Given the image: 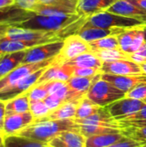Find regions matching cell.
I'll return each instance as SVG.
<instances>
[{
  "instance_id": "6da1fadb",
  "label": "cell",
  "mask_w": 146,
  "mask_h": 147,
  "mask_svg": "<svg viewBox=\"0 0 146 147\" xmlns=\"http://www.w3.org/2000/svg\"><path fill=\"white\" fill-rule=\"evenodd\" d=\"M65 131L79 132V125L74 121V119L62 121L34 120L32 124L17 134L46 145L50 140Z\"/></svg>"
},
{
  "instance_id": "7a4b0ae2",
  "label": "cell",
  "mask_w": 146,
  "mask_h": 147,
  "mask_svg": "<svg viewBox=\"0 0 146 147\" xmlns=\"http://www.w3.org/2000/svg\"><path fill=\"white\" fill-rule=\"evenodd\" d=\"M80 17L78 14L67 16H42L35 14L28 21L16 24L15 27L31 30L61 31Z\"/></svg>"
},
{
  "instance_id": "3957f363",
  "label": "cell",
  "mask_w": 146,
  "mask_h": 147,
  "mask_svg": "<svg viewBox=\"0 0 146 147\" xmlns=\"http://www.w3.org/2000/svg\"><path fill=\"white\" fill-rule=\"evenodd\" d=\"M84 24L105 28H119L126 29L146 25V23L138 19L114 14L108 11L99 12L88 17Z\"/></svg>"
},
{
  "instance_id": "277c9868",
  "label": "cell",
  "mask_w": 146,
  "mask_h": 147,
  "mask_svg": "<svg viewBox=\"0 0 146 147\" xmlns=\"http://www.w3.org/2000/svg\"><path fill=\"white\" fill-rule=\"evenodd\" d=\"M86 96L100 107H107L126 97V93L101 78L90 87Z\"/></svg>"
},
{
  "instance_id": "5b68a950",
  "label": "cell",
  "mask_w": 146,
  "mask_h": 147,
  "mask_svg": "<svg viewBox=\"0 0 146 147\" xmlns=\"http://www.w3.org/2000/svg\"><path fill=\"white\" fill-rule=\"evenodd\" d=\"M55 58L38 62V63H23L11 71L9 73L0 78V92L15 85L19 81L23 79L24 78L28 77V75L46 67L51 65Z\"/></svg>"
},
{
  "instance_id": "8992f818",
  "label": "cell",
  "mask_w": 146,
  "mask_h": 147,
  "mask_svg": "<svg viewBox=\"0 0 146 147\" xmlns=\"http://www.w3.org/2000/svg\"><path fill=\"white\" fill-rule=\"evenodd\" d=\"M63 30V29H62ZM61 31H40L25 29L15 26H11L7 30L4 39L9 40H46V41H57L64 40Z\"/></svg>"
},
{
  "instance_id": "52a82bcc",
  "label": "cell",
  "mask_w": 146,
  "mask_h": 147,
  "mask_svg": "<svg viewBox=\"0 0 146 147\" xmlns=\"http://www.w3.org/2000/svg\"><path fill=\"white\" fill-rule=\"evenodd\" d=\"M87 52H91L89 43L78 34H71L64 40V46L53 63L62 65Z\"/></svg>"
},
{
  "instance_id": "ba28073f",
  "label": "cell",
  "mask_w": 146,
  "mask_h": 147,
  "mask_svg": "<svg viewBox=\"0 0 146 147\" xmlns=\"http://www.w3.org/2000/svg\"><path fill=\"white\" fill-rule=\"evenodd\" d=\"M64 40L44 43L27 50L23 63H38L55 58L61 51Z\"/></svg>"
},
{
  "instance_id": "9c48e42d",
  "label": "cell",
  "mask_w": 146,
  "mask_h": 147,
  "mask_svg": "<svg viewBox=\"0 0 146 147\" xmlns=\"http://www.w3.org/2000/svg\"><path fill=\"white\" fill-rule=\"evenodd\" d=\"M145 105V102L144 101L124 97L109 104L106 108L112 118H114L116 121H119L124 118L136 114Z\"/></svg>"
},
{
  "instance_id": "30bf717a",
  "label": "cell",
  "mask_w": 146,
  "mask_h": 147,
  "mask_svg": "<svg viewBox=\"0 0 146 147\" xmlns=\"http://www.w3.org/2000/svg\"><path fill=\"white\" fill-rule=\"evenodd\" d=\"M78 0H58L52 4L44 5L38 3L31 11L42 16H67L77 14Z\"/></svg>"
},
{
  "instance_id": "8fae6325",
  "label": "cell",
  "mask_w": 146,
  "mask_h": 147,
  "mask_svg": "<svg viewBox=\"0 0 146 147\" xmlns=\"http://www.w3.org/2000/svg\"><path fill=\"white\" fill-rule=\"evenodd\" d=\"M46 68L47 67L40 69L37 71L28 75V77L24 78L23 79L19 81L17 84H15V85L1 91L0 92V101L8 102L13 98H15L22 94L27 93L33 86H34L37 84L38 80L40 79V78L44 73V71H46Z\"/></svg>"
},
{
  "instance_id": "7c38bea8",
  "label": "cell",
  "mask_w": 146,
  "mask_h": 147,
  "mask_svg": "<svg viewBox=\"0 0 146 147\" xmlns=\"http://www.w3.org/2000/svg\"><path fill=\"white\" fill-rule=\"evenodd\" d=\"M143 27L129 28L117 35L119 47L123 52L128 54L135 53L145 42Z\"/></svg>"
},
{
  "instance_id": "4fadbf2b",
  "label": "cell",
  "mask_w": 146,
  "mask_h": 147,
  "mask_svg": "<svg viewBox=\"0 0 146 147\" xmlns=\"http://www.w3.org/2000/svg\"><path fill=\"white\" fill-rule=\"evenodd\" d=\"M102 73L114 75H142L145 74L140 65L131 59H120L103 62L101 69Z\"/></svg>"
},
{
  "instance_id": "5bb4252c",
  "label": "cell",
  "mask_w": 146,
  "mask_h": 147,
  "mask_svg": "<svg viewBox=\"0 0 146 147\" xmlns=\"http://www.w3.org/2000/svg\"><path fill=\"white\" fill-rule=\"evenodd\" d=\"M34 121V117L30 111L21 114L6 115L3 127V136L17 134Z\"/></svg>"
},
{
  "instance_id": "9a60e30c",
  "label": "cell",
  "mask_w": 146,
  "mask_h": 147,
  "mask_svg": "<svg viewBox=\"0 0 146 147\" xmlns=\"http://www.w3.org/2000/svg\"><path fill=\"white\" fill-rule=\"evenodd\" d=\"M102 78L109 82L126 94L135 87H137L138 85L146 83V74L114 75L108 73H102Z\"/></svg>"
},
{
  "instance_id": "2e32d148",
  "label": "cell",
  "mask_w": 146,
  "mask_h": 147,
  "mask_svg": "<svg viewBox=\"0 0 146 147\" xmlns=\"http://www.w3.org/2000/svg\"><path fill=\"white\" fill-rule=\"evenodd\" d=\"M75 67L68 64H54L49 65L44 73L41 75L36 84H44L50 81H63L67 82L73 77Z\"/></svg>"
},
{
  "instance_id": "e0dca14e",
  "label": "cell",
  "mask_w": 146,
  "mask_h": 147,
  "mask_svg": "<svg viewBox=\"0 0 146 147\" xmlns=\"http://www.w3.org/2000/svg\"><path fill=\"white\" fill-rule=\"evenodd\" d=\"M35 13L21 9L15 5L0 9V25L15 26L28 21L33 17Z\"/></svg>"
},
{
  "instance_id": "ac0fdd59",
  "label": "cell",
  "mask_w": 146,
  "mask_h": 147,
  "mask_svg": "<svg viewBox=\"0 0 146 147\" xmlns=\"http://www.w3.org/2000/svg\"><path fill=\"white\" fill-rule=\"evenodd\" d=\"M87 138L79 132L65 131L50 140L49 147H85Z\"/></svg>"
},
{
  "instance_id": "d6986e66",
  "label": "cell",
  "mask_w": 146,
  "mask_h": 147,
  "mask_svg": "<svg viewBox=\"0 0 146 147\" xmlns=\"http://www.w3.org/2000/svg\"><path fill=\"white\" fill-rule=\"evenodd\" d=\"M126 30V28H99V27H94V26L83 24V26L78 30L77 34H78L85 41L90 42L108 36L119 35L120 34L123 33Z\"/></svg>"
},
{
  "instance_id": "ffe728a7",
  "label": "cell",
  "mask_w": 146,
  "mask_h": 147,
  "mask_svg": "<svg viewBox=\"0 0 146 147\" xmlns=\"http://www.w3.org/2000/svg\"><path fill=\"white\" fill-rule=\"evenodd\" d=\"M106 11L114 14L138 19L146 23V11L137 7L127 0H118L112 4Z\"/></svg>"
},
{
  "instance_id": "44dd1931",
  "label": "cell",
  "mask_w": 146,
  "mask_h": 147,
  "mask_svg": "<svg viewBox=\"0 0 146 147\" xmlns=\"http://www.w3.org/2000/svg\"><path fill=\"white\" fill-rule=\"evenodd\" d=\"M118 0H78L77 12L80 16L89 17L96 13L106 11Z\"/></svg>"
},
{
  "instance_id": "7402d4cb",
  "label": "cell",
  "mask_w": 146,
  "mask_h": 147,
  "mask_svg": "<svg viewBox=\"0 0 146 147\" xmlns=\"http://www.w3.org/2000/svg\"><path fill=\"white\" fill-rule=\"evenodd\" d=\"M74 121L78 125H96L121 129L120 124L109 115L106 107H102L97 113L94 114L91 116H89L83 120H74Z\"/></svg>"
},
{
  "instance_id": "603a6c76",
  "label": "cell",
  "mask_w": 146,
  "mask_h": 147,
  "mask_svg": "<svg viewBox=\"0 0 146 147\" xmlns=\"http://www.w3.org/2000/svg\"><path fill=\"white\" fill-rule=\"evenodd\" d=\"M80 101H69L65 102L58 109L51 111L48 115L39 120H52V121H62L74 119L76 115L77 107Z\"/></svg>"
},
{
  "instance_id": "cb8c5ba5",
  "label": "cell",
  "mask_w": 146,
  "mask_h": 147,
  "mask_svg": "<svg viewBox=\"0 0 146 147\" xmlns=\"http://www.w3.org/2000/svg\"><path fill=\"white\" fill-rule=\"evenodd\" d=\"M27 51L3 54L0 59V78L9 73L15 68L23 64Z\"/></svg>"
},
{
  "instance_id": "d4e9b609",
  "label": "cell",
  "mask_w": 146,
  "mask_h": 147,
  "mask_svg": "<svg viewBox=\"0 0 146 147\" xmlns=\"http://www.w3.org/2000/svg\"><path fill=\"white\" fill-rule=\"evenodd\" d=\"M102 78V73L92 77H71L66 83L68 86L76 92L86 96L90 87Z\"/></svg>"
},
{
  "instance_id": "484cf974",
  "label": "cell",
  "mask_w": 146,
  "mask_h": 147,
  "mask_svg": "<svg viewBox=\"0 0 146 147\" xmlns=\"http://www.w3.org/2000/svg\"><path fill=\"white\" fill-rule=\"evenodd\" d=\"M102 63L103 62L93 52H87L72 59L68 60L65 64H68L79 68H95L101 70Z\"/></svg>"
},
{
  "instance_id": "4316f807",
  "label": "cell",
  "mask_w": 146,
  "mask_h": 147,
  "mask_svg": "<svg viewBox=\"0 0 146 147\" xmlns=\"http://www.w3.org/2000/svg\"><path fill=\"white\" fill-rule=\"evenodd\" d=\"M125 137L126 135L123 133L90 136L86 140L85 147H108Z\"/></svg>"
},
{
  "instance_id": "83f0119b",
  "label": "cell",
  "mask_w": 146,
  "mask_h": 147,
  "mask_svg": "<svg viewBox=\"0 0 146 147\" xmlns=\"http://www.w3.org/2000/svg\"><path fill=\"white\" fill-rule=\"evenodd\" d=\"M5 102H6V115L21 114L29 111L30 100L28 92Z\"/></svg>"
},
{
  "instance_id": "f1b7e54d",
  "label": "cell",
  "mask_w": 146,
  "mask_h": 147,
  "mask_svg": "<svg viewBox=\"0 0 146 147\" xmlns=\"http://www.w3.org/2000/svg\"><path fill=\"white\" fill-rule=\"evenodd\" d=\"M4 147H46V145L19 134L3 136Z\"/></svg>"
},
{
  "instance_id": "f546056e",
  "label": "cell",
  "mask_w": 146,
  "mask_h": 147,
  "mask_svg": "<svg viewBox=\"0 0 146 147\" xmlns=\"http://www.w3.org/2000/svg\"><path fill=\"white\" fill-rule=\"evenodd\" d=\"M121 129L124 128H140L146 126V103L136 114L124 118L119 121Z\"/></svg>"
},
{
  "instance_id": "4dcf8cb0",
  "label": "cell",
  "mask_w": 146,
  "mask_h": 147,
  "mask_svg": "<svg viewBox=\"0 0 146 147\" xmlns=\"http://www.w3.org/2000/svg\"><path fill=\"white\" fill-rule=\"evenodd\" d=\"M102 108V107H100L99 105L96 104L85 96L79 102L77 107L76 115L74 120H83L89 116H91L94 114L97 113Z\"/></svg>"
},
{
  "instance_id": "1f68e13d",
  "label": "cell",
  "mask_w": 146,
  "mask_h": 147,
  "mask_svg": "<svg viewBox=\"0 0 146 147\" xmlns=\"http://www.w3.org/2000/svg\"><path fill=\"white\" fill-rule=\"evenodd\" d=\"M79 133L89 138L90 136L95 135H101V134H120L123 133L122 129L119 128H113V127H107L102 126H96V125H79Z\"/></svg>"
},
{
  "instance_id": "d6a6232c",
  "label": "cell",
  "mask_w": 146,
  "mask_h": 147,
  "mask_svg": "<svg viewBox=\"0 0 146 147\" xmlns=\"http://www.w3.org/2000/svg\"><path fill=\"white\" fill-rule=\"evenodd\" d=\"M102 62H110L120 59H130L128 53L123 52L120 47L108 50H101L93 52Z\"/></svg>"
},
{
  "instance_id": "836d02e7",
  "label": "cell",
  "mask_w": 146,
  "mask_h": 147,
  "mask_svg": "<svg viewBox=\"0 0 146 147\" xmlns=\"http://www.w3.org/2000/svg\"><path fill=\"white\" fill-rule=\"evenodd\" d=\"M90 47L91 52H96L101 50H108L119 48V41L117 35L105 37L97 40L88 42Z\"/></svg>"
},
{
  "instance_id": "e575fe53",
  "label": "cell",
  "mask_w": 146,
  "mask_h": 147,
  "mask_svg": "<svg viewBox=\"0 0 146 147\" xmlns=\"http://www.w3.org/2000/svg\"><path fill=\"white\" fill-rule=\"evenodd\" d=\"M30 113L34 117V120H39L46 117L51 112L49 108L44 102V101H34L30 102Z\"/></svg>"
},
{
  "instance_id": "d590c367",
  "label": "cell",
  "mask_w": 146,
  "mask_h": 147,
  "mask_svg": "<svg viewBox=\"0 0 146 147\" xmlns=\"http://www.w3.org/2000/svg\"><path fill=\"white\" fill-rule=\"evenodd\" d=\"M28 95L30 102L44 101L45 98L49 95L46 84L44 83V84H35L28 91Z\"/></svg>"
},
{
  "instance_id": "8d00e7d4",
  "label": "cell",
  "mask_w": 146,
  "mask_h": 147,
  "mask_svg": "<svg viewBox=\"0 0 146 147\" xmlns=\"http://www.w3.org/2000/svg\"><path fill=\"white\" fill-rule=\"evenodd\" d=\"M122 130L123 134L129 138L140 141H146V126L140 128H124Z\"/></svg>"
},
{
  "instance_id": "74e56055",
  "label": "cell",
  "mask_w": 146,
  "mask_h": 147,
  "mask_svg": "<svg viewBox=\"0 0 146 147\" xmlns=\"http://www.w3.org/2000/svg\"><path fill=\"white\" fill-rule=\"evenodd\" d=\"M126 97L145 101L146 99V83L138 85L137 87L127 92L126 94Z\"/></svg>"
},
{
  "instance_id": "f35d334b",
  "label": "cell",
  "mask_w": 146,
  "mask_h": 147,
  "mask_svg": "<svg viewBox=\"0 0 146 147\" xmlns=\"http://www.w3.org/2000/svg\"><path fill=\"white\" fill-rule=\"evenodd\" d=\"M146 141H140L126 136L124 139L108 147H140L145 146Z\"/></svg>"
},
{
  "instance_id": "ab89813d",
  "label": "cell",
  "mask_w": 146,
  "mask_h": 147,
  "mask_svg": "<svg viewBox=\"0 0 146 147\" xmlns=\"http://www.w3.org/2000/svg\"><path fill=\"white\" fill-rule=\"evenodd\" d=\"M129 56L130 59L137 64L141 65L146 63V42L141 46V47L138 51L129 54Z\"/></svg>"
},
{
  "instance_id": "60d3db41",
  "label": "cell",
  "mask_w": 146,
  "mask_h": 147,
  "mask_svg": "<svg viewBox=\"0 0 146 147\" xmlns=\"http://www.w3.org/2000/svg\"><path fill=\"white\" fill-rule=\"evenodd\" d=\"M99 73H102V72L101 71V70H98V69L75 67L73 76H76V77H92V76H96V75L99 74Z\"/></svg>"
},
{
  "instance_id": "b9f144b4",
  "label": "cell",
  "mask_w": 146,
  "mask_h": 147,
  "mask_svg": "<svg viewBox=\"0 0 146 147\" xmlns=\"http://www.w3.org/2000/svg\"><path fill=\"white\" fill-rule=\"evenodd\" d=\"M44 102L46 104V106L49 108V109H50L51 111H52V110L58 109V108H59L61 104H63L65 102H63L61 99L58 98V97L55 96L48 95V96L45 98Z\"/></svg>"
},
{
  "instance_id": "7bdbcfd3",
  "label": "cell",
  "mask_w": 146,
  "mask_h": 147,
  "mask_svg": "<svg viewBox=\"0 0 146 147\" xmlns=\"http://www.w3.org/2000/svg\"><path fill=\"white\" fill-rule=\"evenodd\" d=\"M39 3V0H15V5L27 10H30Z\"/></svg>"
},
{
  "instance_id": "ee69618b",
  "label": "cell",
  "mask_w": 146,
  "mask_h": 147,
  "mask_svg": "<svg viewBox=\"0 0 146 147\" xmlns=\"http://www.w3.org/2000/svg\"><path fill=\"white\" fill-rule=\"evenodd\" d=\"M5 116H6V102L0 101V130H2V132H3V127Z\"/></svg>"
},
{
  "instance_id": "f6af8a7d",
  "label": "cell",
  "mask_w": 146,
  "mask_h": 147,
  "mask_svg": "<svg viewBox=\"0 0 146 147\" xmlns=\"http://www.w3.org/2000/svg\"><path fill=\"white\" fill-rule=\"evenodd\" d=\"M128 2L133 3L137 7L146 11V0H127Z\"/></svg>"
},
{
  "instance_id": "bcb514c9",
  "label": "cell",
  "mask_w": 146,
  "mask_h": 147,
  "mask_svg": "<svg viewBox=\"0 0 146 147\" xmlns=\"http://www.w3.org/2000/svg\"><path fill=\"white\" fill-rule=\"evenodd\" d=\"M15 5V0H0V9Z\"/></svg>"
},
{
  "instance_id": "7dc6e473",
  "label": "cell",
  "mask_w": 146,
  "mask_h": 147,
  "mask_svg": "<svg viewBox=\"0 0 146 147\" xmlns=\"http://www.w3.org/2000/svg\"><path fill=\"white\" fill-rule=\"evenodd\" d=\"M9 27H11V26L10 25H0V39L5 35V34Z\"/></svg>"
},
{
  "instance_id": "c3c4849f",
  "label": "cell",
  "mask_w": 146,
  "mask_h": 147,
  "mask_svg": "<svg viewBox=\"0 0 146 147\" xmlns=\"http://www.w3.org/2000/svg\"><path fill=\"white\" fill-rule=\"evenodd\" d=\"M58 0H39L40 4H44V5H50L57 2Z\"/></svg>"
},
{
  "instance_id": "681fc988",
  "label": "cell",
  "mask_w": 146,
  "mask_h": 147,
  "mask_svg": "<svg viewBox=\"0 0 146 147\" xmlns=\"http://www.w3.org/2000/svg\"><path fill=\"white\" fill-rule=\"evenodd\" d=\"M140 66H141V68H142V70H143L144 73H145V74H146V63L141 64V65H140Z\"/></svg>"
},
{
  "instance_id": "f907efd6",
  "label": "cell",
  "mask_w": 146,
  "mask_h": 147,
  "mask_svg": "<svg viewBox=\"0 0 146 147\" xmlns=\"http://www.w3.org/2000/svg\"><path fill=\"white\" fill-rule=\"evenodd\" d=\"M143 30H144V35H145V41L146 42V25L143 27Z\"/></svg>"
},
{
  "instance_id": "816d5d0a",
  "label": "cell",
  "mask_w": 146,
  "mask_h": 147,
  "mask_svg": "<svg viewBox=\"0 0 146 147\" xmlns=\"http://www.w3.org/2000/svg\"><path fill=\"white\" fill-rule=\"evenodd\" d=\"M3 145V136H0V146Z\"/></svg>"
},
{
  "instance_id": "f5cc1de1",
  "label": "cell",
  "mask_w": 146,
  "mask_h": 147,
  "mask_svg": "<svg viewBox=\"0 0 146 147\" xmlns=\"http://www.w3.org/2000/svg\"><path fill=\"white\" fill-rule=\"evenodd\" d=\"M0 136H3V132H2V130H0Z\"/></svg>"
},
{
  "instance_id": "db71d44e",
  "label": "cell",
  "mask_w": 146,
  "mask_h": 147,
  "mask_svg": "<svg viewBox=\"0 0 146 147\" xmlns=\"http://www.w3.org/2000/svg\"><path fill=\"white\" fill-rule=\"evenodd\" d=\"M0 147H4V146H3V145H1V146H0Z\"/></svg>"
},
{
  "instance_id": "11a10c76",
  "label": "cell",
  "mask_w": 146,
  "mask_h": 147,
  "mask_svg": "<svg viewBox=\"0 0 146 147\" xmlns=\"http://www.w3.org/2000/svg\"><path fill=\"white\" fill-rule=\"evenodd\" d=\"M2 56H3V55H1V54H0V59L2 58Z\"/></svg>"
},
{
  "instance_id": "9f6ffc18",
  "label": "cell",
  "mask_w": 146,
  "mask_h": 147,
  "mask_svg": "<svg viewBox=\"0 0 146 147\" xmlns=\"http://www.w3.org/2000/svg\"><path fill=\"white\" fill-rule=\"evenodd\" d=\"M140 147H146V145L145 146H140Z\"/></svg>"
},
{
  "instance_id": "6f0895ef",
  "label": "cell",
  "mask_w": 146,
  "mask_h": 147,
  "mask_svg": "<svg viewBox=\"0 0 146 147\" xmlns=\"http://www.w3.org/2000/svg\"><path fill=\"white\" fill-rule=\"evenodd\" d=\"M144 102H145V103H146V99H145V101H144Z\"/></svg>"
},
{
  "instance_id": "680465c9",
  "label": "cell",
  "mask_w": 146,
  "mask_h": 147,
  "mask_svg": "<svg viewBox=\"0 0 146 147\" xmlns=\"http://www.w3.org/2000/svg\"><path fill=\"white\" fill-rule=\"evenodd\" d=\"M46 147H49V146H46Z\"/></svg>"
}]
</instances>
